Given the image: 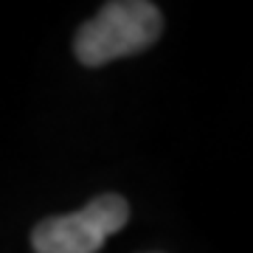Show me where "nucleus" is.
Wrapping results in <instances>:
<instances>
[{
  "mask_svg": "<svg viewBox=\"0 0 253 253\" xmlns=\"http://www.w3.org/2000/svg\"><path fill=\"white\" fill-rule=\"evenodd\" d=\"M129 219V206L118 194H101L90 206L73 211L68 217L45 219L34 228L37 253H96L110 234L124 228Z\"/></svg>",
  "mask_w": 253,
  "mask_h": 253,
  "instance_id": "obj_2",
  "label": "nucleus"
},
{
  "mask_svg": "<svg viewBox=\"0 0 253 253\" xmlns=\"http://www.w3.org/2000/svg\"><path fill=\"white\" fill-rule=\"evenodd\" d=\"M161 11L146 0H121L104 9L79 28L76 34V59L82 65H107L121 56H132L149 48L161 37Z\"/></svg>",
  "mask_w": 253,
  "mask_h": 253,
  "instance_id": "obj_1",
  "label": "nucleus"
}]
</instances>
